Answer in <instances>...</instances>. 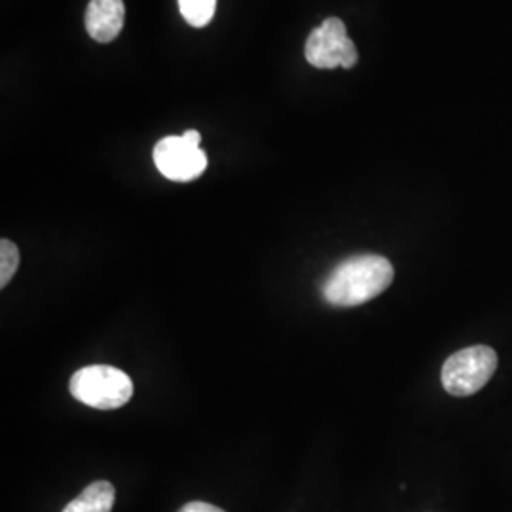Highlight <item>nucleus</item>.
<instances>
[{"label":"nucleus","mask_w":512,"mask_h":512,"mask_svg":"<svg viewBox=\"0 0 512 512\" xmlns=\"http://www.w3.org/2000/svg\"><path fill=\"white\" fill-rule=\"evenodd\" d=\"M19 268V249L14 241H0V287L4 289Z\"/></svg>","instance_id":"1a4fd4ad"},{"label":"nucleus","mask_w":512,"mask_h":512,"mask_svg":"<svg viewBox=\"0 0 512 512\" xmlns=\"http://www.w3.org/2000/svg\"><path fill=\"white\" fill-rule=\"evenodd\" d=\"M179 10L192 27H205L215 16L217 0H179Z\"/></svg>","instance_id":"6e6552de"},{"label":"nucleus","mask_w":512,"mask_h":512,"mask_svg":"<svg viewBox=\"0 0 512 512\" xmlns=\"http://www.w3.org/2000/svg\"><path fill=\"white\" fill-rule=\"evenodd\" d=\"M114 499V486L107 480H97L73 499L63 512H110L114 507Z\"/></svg>","instance_id":"0eeeda50"},{"label":"nucleus","mask_w":512,"mask_h":512,"mask_svg":"<svg viewBox=\"0 0 512 512\" xmlns=\"http://www.w3.org/2000/svg\"><path fill=\"white\" fill-rule=\"evenodd\" d=\"M126 19L124 0H92L86 10L88 35L107 44L120 35Z\"/></svg>","instance_id":"423d86ee"},{"label":"nucleus","mask_w":512,"mask_h":512,"mask_svg":"<svg viewBox=\"0 0 512 512\" xmlns=\"http://www.w3.org/2000/svg\"><path fill=\"white\" fill-rule=\"evenodd\" d=\"M497 368V353L488 346L459 349L442 366V385L454 397H469L490 382Z\"/></svg>","instance_id":"7ed1b4c3"},{"label":"nucleus","mask_w":512,"mask_h":512,"mask_svg":"<svg viewBox=\"0 0 512 512\" xmlns=\"http://www.w3.org/2000/svg\"><path fill=\"white\" fill-rule=\"evenodd\" d=\"M393 277V264L385 256H349L325 279L323 296L334 308H355L387 291Z\"/></svg>","instance_id":"f257e3e1"},{"label":"nucleus","mask_w":512,"mask_h":512,"mask_svg":"<svg viewBox=\"0 0 512 512\" xmlns=\"http://www.w3.org/2000/svg\"><path fill=\"white\" fill-rule=\"evenodd\" d=\"M69 389L74 399L97 410H116L133 397V382L120 368L92 365L74 372Z\"/></svg>","instance_id":"f03ea898"},{"label":"nucleus","mask_w":512,"mask_h":512,"mask_svg":"<svg viewBox=\"0 0 512 512\" xmlns=\"http://www.w3.org/2000/svg\"><path fill=\"white\" fill-rule=\"evenodd\" d=\"M306 61L317 69H351L359 61L355 42L348 37L342 19H325L306 40Z\"/></svg>","instance_id":"39448f33"},{"label":"nucleus","mask_w":512,"mask_h":512,"mask_svg":"<svg viewBox=\"0 0 512 512\" xmlns=\"http://www.w3.org/2000/svg\"><path fill=\"white\" fill-rule=\"evenodd\" d=\"M202 135L188 129L183 135H169L154 147V164L169 181L188 183L207 169V154L200 148Z\"/></svg>","instance_id":"20e7f679"},{"label":"nucleus","mask_w":512,"mask_h":512,"mask_svg":"<svg viewBox=\"0 0 512 512\" xmlns=\"http://www.w3.org/2000/svg\"><path fill=\"white\" fill-rule=\"evenodd\" d=\"M179 512H226L211 505V503H203V501H192V503H186L183 509Z\"/></svg>","instance_id":"9d476101"}]
</instances>
